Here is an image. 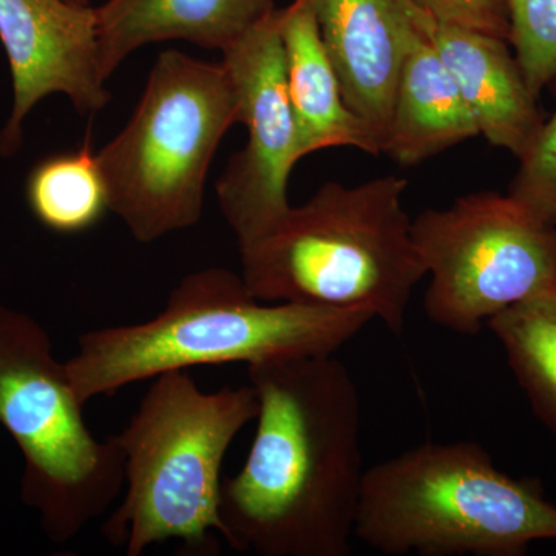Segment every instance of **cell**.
<instances>
[{
    "label": "cell",
    "instance_id": "4",
    "mask_svg": "<svg viewBox=\"0 0 556 556\" xmlns=\"http://www.w3.org/2000/svg\"><path fill=\"white\" fill-rule=\"evenodd\" d=\"M258 412L254 388L201 390L188 369L152 379L123 431L124 489L102 535L127 556L167 541L193 555L217 554L223 463Z\"/></svg>",
    "mask_w": 556,
    "mask_h": 556
},
{
    "label": "cell",
    "instance_id": "5",
    "mask_svg": "<svg viewBox=\"0 0 556 556\" xmlns=\"http://www.w3.org/2000/svg\"><path fill=\"white\" fill-rule=\"evenodd\" d=\"M354 538L393 556H522L556 541V506L477 442H424L365 471Z\"/></svg>",
    "mask_w": 556,
    "mask_h": 556
},
{
    "label": "cell",
    "instance_id": "3",
    "mask_svg": "<svg viewBox=\"0 0 556 556\" xmlns=\"http://www.w3.org/2000/svg\"><path fill=\"white\" fill-rule=\"evenodd\" d=\"M407 179L325 182L258 239L241 244V278L262 302L364 309L401 334L426 269L404 207Z\"/></svg>",
    "mask_w": 556,
    "mask_h": 556
},
{
    "label": "cell",
    "instance_id": "15",
    "mask_svg": "<svg viewBox=\"0 0 556 556\" xmlns=\"http://www.w3.org/2000/svg\"><path fill=\"white\" fill-rule=\"evenodd\" d=\"M478 135L455 78L417 25L399 73L383 153L416 166Z\"/></svg>",
    "mask_w": 556,
    "mask_h": 556
},
{
    "label": "cell",
    "instance_id": "14",
    "mask_svg": "<svg viewBox=\"0 0 556 556\" xmlns=\"http://www.w3.org/2000/svg\"><path fill=\"white\" fill-rule=\"evenodd\" d=\"M278 28L300 160L331 148H354L379 155L378 142L367 124L346 105L318 30L313 2L294 0L287 9L278 10Z\"/></svg>",
    "mask_w": 556,
    "mask_h": 556
},
{
    "label": "cell",
    "instance_id": "6",
    "mask_svg": "<svg viewBox=\"0 0 556 556\" xmlns=\"http://www.w3.org/2000/svg\"><path fill=\"white\" fill-rule=\"evenodd\" d=\"M239 123V97L225 62L161 53L126 129L97 153L110 212L139 243L195 226L212 160Z\"/></svg>",
    "mask_w": 556,
    "mask_h": 556
},
{
    "label": "cell",
    "instance_id": "18",
    "mask_svg": "<svg viewBox=\"0 0 556 556\" xmlns=\"http://www.w3.org/2000/svg\"><path fill=\"white\" fill-rule=\"evenodd\" d=\"M508 43L535 97L556 80V0H506Z\"/></svg>",
    "mask_w": 556,
    "mask_h": 556
},
{
    "label": "cell",
    "instance_id": "10",
    "mask_svg": "<svg viewBox=\"0 0 556 556\" xmlns=\"http://www.w3.org/2000/svg\"><path fill=\"white\" fill-rule=\"evenodd\" d=\"M0 42L9 58L13 109L0 155H16L24 123L46 97L64 93L80 115L109 104L98 54L97 9L68 0H0Z\"/></svg>",
    "mask_w": 556,
    "mask_h": 556
},
{
    "label": "cell",
    "instance_id": "12",
    "mask_svg": "<svg viewBox=\"0 0 556 556\" xmlns=\"http://www.w3.org/2000/svg\"><path fill=\"white\" fill-rule=\"evenodd\" d=\"M413 14L455 78L479 135L522 159L544 119L508 40L437 20L415 2Z\"/></svg>",
    "mask_w": 556,
    "mask_h": 556
},
{
    "label": "cell",
    "instance_id": "11",
    "mask_svg": "<svg viewBox=\"0 0 556 556\" xmlns=\"http://www.w3.org/2000/svg\"><path fill=\"white\" fill-rule=\"evenodd\" d=\"M351 112L386 152L402 62L417 30L413 0H311Z\"/></svg>",
    "mask_w": 556,
    "mask_h": 556
},
{
    "label": "cell",
    "instance_id": "8",
    "mask_svg": "<svg viewBox=\"0 0 556 556\" xmlns=\"http://www.w3.org/2000/svg\"><path fill=\"white\" fill-rule=\"evenodd\" d=\"M413 241L430 277L426 313L439 327L475 336L522 300L556 283V225L510 195L468 193L413 218Z\"/></svg>",
    "mask_w": 556,
    "mask_h": 556
},
{
    "label": "cell",
    "instance_id": "21",
    "mask_svg": "<svg viewBox=\"0 0 556 556\" xmlns=\"http://www.w3.org/2000/svg\"><path fill=\"white\" fill-rule=\"evenodd\" d=\"M68 2L80 3V5H87V3H89V0H68Z\"/></svg>",
    "mask_w": 556,
    "mask_h": 556
},
{
    "label": "cell",
    "instance_id": "2",
    "mask_svg": "<svg viewBox=\"0 0 556 556\" xmlns=\"http://www.w3.org/2000/svg\"><path fill=\"white\" fill-rule=\"evenodd\" d=\"M372 320L364 309L262 302L240 274L207 268L181 278L149 320L84 332L65 368L87 405L178 369L331 356Z\"/></svg>",
    "mask_w": 556,
    "mask_h": 556
},
{
    "label": "cell",
    "instance_id": "1",
    "mask_svg": "<svg viewBox=\"0 0 556 556\" xmlns=\"http://www.w3.org/2000/svg\"><path fill=\"white\" fill-rule=\"evenodd\" d=\"M257 428L223 479L225 543L258 556H348L365 468L362 402L336 354L248 367Z\"/></svg>",
    "mask_w": 556,
    "mask_h": 556
},
{
    "label": "cell",
    "instance_id": "20",
    "mask_svg": "<svg viewBox=\"0 0 556 556\" xmlns=\"http://www.w3.org/2000/svg\"><path fill=\"white\" fill-rule=\"evenodd\" d=\"M437 20L508 40L506 0H413Z\"/></svg>",
    "mask_w": 556,
    "mask_h": 556
},
{
    "label": "cell",
    "instance_id": "9",
    "mask_svg": "<svg viewBox=\"0 0 556 556\" xmlns=\"http://www.w3.org/2000/svg\"><path fill=\"white\" fill-rule=\"evenodd\" d=\"M223 62L239 97L248 142L218 179L217 199L241 247L273 229L292 206L289 175L300 161L278 10L223 51Z\"/></svg>",
    "mask_w": 556,
    "mask_h": 556
},
{
    "label": "cell",
    "instance_id": "19",
    "mask_svg": "<svg viewBox=\"0 0 556 556\" xmlns=\"http://www.w3.org/2000/svg\"><path fill=\"white\" fill-rule=\"evenodd\" d=\"M508 195L541 222L556 225V110L544 121L529 152L519 159Z\"/></svg>",
    "mask_w": 556,
    "mask_h": 556
},
{
    "label": "cell",
    "instance_id": "16",
    "mask_svg": "<svg viewBox=\"0 0 556 556\" xmlns=\"http://www.w3.org/2000/svg\"><path fill=\"white\" fill-rule=\"evenodd\" d=\"M486 328L533 415L556 437V283L490 318Z\"/></svg>",
    "mask_w": 556,
    "mask_h": 556
},
{
    "label": "cell",
    "instance_id": "17",
    "mask_svg": "<svg viewBox=\"0 0 556 556\" xmlns=\"http://www.w3.org/2000/svg\"><path fill=\"white\" fill-rule=\"evenodd\" d=\"M25 197L43 228L65 236L94 228L110 211L104 175L89 142L39 161L28 174Z\"/></svg>",
    "mask_w": 556,
    "mask_h": 556
},
{
    "label": "cell",
    "instance_id": "13",
    "mask_svg": "<svg viewBox=\"0 0 556 556\" xmlns=\"http://www.w3.org/2000/svg\"><path fill=\"white\" fill-rule=\"evenodd\" d=\"M276 10L274 0H105L97 9L102 78L149 43L186 40L228 50Z\"/></svg>",
    "mask_w": 556,
    "mask_h": 556
},
{
    "label": "cell",
    "instance_id": "7",
    "mask_svg": "<svg viewBox=\"0 0 556 556\" xmlns=\"http://www.w3.org/2000/svg\"><path fill=\"white\" fill-rule=\"evenodd\" d=\"M84 407L47 329L0 305V426L24 457L22 503L56 544L76 540L124 489L115 437H94Z\"/></svg>",
    "mask_w": 556,
    "mask_h": 556
}]
</instances>
